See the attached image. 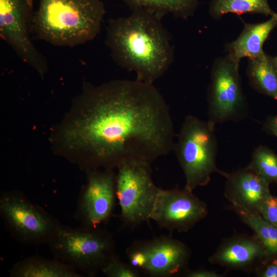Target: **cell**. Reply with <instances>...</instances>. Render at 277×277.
<instances>
[{
	"instance_id": "1",
	"label": "cell",
	"mask_w": 277,
	"mask_h": 277,
	"mask_svg": "<svg viewBox=\"0 0 277 277\" xmlns=\"http://www.w3.org/2000/svg\"><path fill=\"white\" fill-rule=\"evenodd\" d=\"M81 100V114L64 140L85 151L88 171L133 161L151 163L173 150L169 108L153 84L136 80L87 85Z\"/></svg>"
},
{
	"instance_id": "2",
	"label": "cell",
	"mask_w": 277,
	"mask_h": 277,
	"mask_svg": "<svg viewBox=\"0 0 277 277\" xmlns=\"http://www.w3.org/2000/svg\"><path fill=\"white\" fill-rule=\"evenodd\" d=\"M162 16L143 8L130 15L111 19L106 43L113 60L121 67L134 72L136 80L153 83L167 71L173 52Z\"/></svg>"
},
{
	"instance_id": "3",
	"label": "cell",
	"mask_w": 277,
	"mask_h": 277,
	"mask_svg": "<svg viewBox=\"0 0 277 277\" xmlns=\"http://www.w3.org/2000/svg\"><path fill=\"white\" fill-rule=\"evenodd\" d=\"M105 13L101 0H39L32 32L51 45L74 47L97 35Z\"/></svg>"
},
{
	"instance_id": "4",
	"label": "cell",
	"mask_w": 277,
	"mask_h": 277,
	"mask_svg": "<svg viewBox=\"0 0 277 277\" xmlns=\"http://www.w3.org/2000/svg\"><path fill=\"white\" fill-rule=\"evenodd\" d=\"M47 244L55 259L91 277L116 255L113 235L100 227L61 224Z\"/></svg>"
},
{
	"instance_id": "5",
	"label": "cell",
	"mask_w": 277,
	"mask_h": 277,
	"mask_svg": "<svg viewBox=\"0 0 277 277\" xmlns=\"http://www.w3.org/2000/svg\"><path fill=\"white\" fill-rule=\"evenodd\" d=\"M214 128L208 121L187 116L174 144L173 150L185 175L184 188L190 191L208 185L212 173L224 176L226 173L216 164L217 141Z\"/></svg>"
},
{
	"instance_id": "6",
	"label": "cell",
	"mask_w": 277,
	"mask_h": 277,
	"mask_svg": "<svg viewBox=\"0 0 277 277\" xmlns=\"http://www.w3.org/2000/svg\"><path fill=\"white\" fill-rule=\"evenodd\" d=\"M117 169L116 195L122 222L134 227L149 221L160 189L153 183L150 163L130 161Z\"/></svg>"
},
{
	"instance_id": "7",
	"label": "cell",
	"mask_w": 277,
	"mask_h": 277,
	"mask_svg": "<svg viewBox=\"0 0 277 277\" xmlns=\"http://www.w3.org/2000/svg\"><path fill=\"white\" fill-rule=\"evenodd\" d=\"M0 215L10 235L25 245L48 244L61 225L54 216L16 191L1 194Z\"/></svg>"
},
{
	"instance_id": "8",
	"label": "cell",
	"mask_w": 277,
	"mask_h": 277,
	"mask_svg": "<svg viewBox=\"0 0 277 277\" xmlns=\"http://www.w3.org/2000/svg\"><path fill=\"white\" fill-rule=\"evenodd\" d=\"M239 63L228 54L216 59L213 65L208 89V121L215 126L228 121H241L248 115Z\"/></svg>"
},
{
	"instance_id": "9",
	"label": "cell",
	"mask_w": 277,
	"mask_h": 277,
	"mask_svg": "<svg viewBox=\"0 0 277 277\" xmlns=\"http://www.w3.org/2000/svg\"><path fill=\"white\" fill-rule=\"evenodd\" d=\"M129 263L150 277H172L185 273L191 251L187 246L171 236L137 240L126 251Z\"/></svg>"
},
{
	"instance_id": "10",
	"label": "cell",
	"mask_w": 277,
	"mask_h": 277,
	"mask_svg": "<svg viewBox=\"0 0 277 277\" xmlns=\"http://www.w3.org/2000/svg\"><path fill=\"white\" fill-rule=\"evenodd\" d=\"M32 0H0V34L25 63L43 76L47 71L46 58L30 37Z\"/></svg>"
},
{
	"instance_id": "11",
	"label": "cell",
	"mask_w": 277,
	"mask_h": 277,
	"mask_svg": "<svg viewBox=\"0 0 277 277\" xmlns=\"http://www.w3.org/2000/svg\"><path fill=\"white\" fill-rule=\"evenodd\" d=\"M192 192L177 187L160 188L151 220L169 231H188L208 214L206 204Z\"/></svg>"
},
{
	"instance_id": "12",
	"label": "cell",
	"mask_w": 277,
	"mask_h": 277,
	"mask_svg": "<svg viewBox=\"0 0 277 277\" xmlns=\"http://www.w3.org/2000/svg\"><path fill=\"white\" fill-rule=\"evenodd\" d=\"M115 180L113 169L88 171L87 182L78 197L74 214L81 226L100 227L110 219L116 199Z\"/></svg>"
},
{
	"instance_id": "13",
	"label": "cell",
	"mask_w": 277,
	"mask_h": 277,
	"mask_svg": "<svg viewBox=\"0 0 277 277\" xmlns=\"http://www.w3.org/2000/svg\"><path fill=\"white\" fill-rule=\"evenodd\" d=\"M223 176L226 179L224 195L232 209L259 214L263 203L272 195L270 184L248 165Z\"/></svg>"
},
{
	"instance_id": "14",
	"label": "cell",
	"mask_w": 277,
	"mask_h": 277,
	"mask_svg": "<svg viewBox=\"0 0 277 277\" xmlns=\"http://www.w3.org/2000/svg\"><path fill=\"white\" fill-rule=\"evenodd\" d=\"M265 256L264 249L254 234H236L224 239L208 261L227 269L253 272Z\"/></svg>"
},
{
	"instance_id": "15",
	"label": "cell",
	"mask_w": 277,
	"mask_h": 277,
	"mask_svg": "<svg viewBox=\"0 0 277 277\" xmlns=\"http://www.w3.org/2000/svg\"><path fill=\"white\" fill-rule=\"evenodd\" d=\"M276 25L277 19L274 15L261 23L245 24L239 37L227 45L228 55L240 62L244 57L250 59L265 54L263 45Z\"/></svg>"
},
{
	"instance_id": "16",
	"label": "cell",
	"mask_w": 277,
	"mask_h": 277,
	"mask_svg": "<svg viewBox=\"0 0 277 277\" xmlns=\"http://www.w3.org/2000/svg\"><path fill=\"white\" fill-rule=\"evenodd\" d=\"M11 277H81L71 266L56 259L49 260L38 256L24 259L14 263L10 269Z\"/></svg>"
},
{
	"instance_id": "17",
	"label": "cell",
	"mask_w": 277,
	"mask_h": 277,
	"mask_svg": "<svg viewBox=\"0 0 277 277\" xmlns=\"http://www.w3.org/2000/svg\"><path fill=\"white\" fill-rule=\"evenodd\" d=\"M246 74L254 90L277 100V69L273 57L265 54L249 59Z\"/></svg>"
},
{
	"instance_id": "18",
	"label": "cell",
	"mask_w": 277,
	"mask_h": 277,
	"mask_svg": "<svg viewBox=\"0 0 277 277\" xmlns=\"http://www.w3.org/2000/svg\"><path fill=\"white\" fill-rule=\"evenodd\" d=\"M241 220L249 227L263 246L265 255L277 256V227L259 214L233 209Z\"/></svg>"
},
{
	"instance_id": "19",
	"label": "cell",
	"mask_w": 277,
	"mask_h": 277,
	"mask_svg": "<svg viewBox=\"0 0 277 277\" xmlns=\"http://www.w3.org/2000/svg\"><path fill=\"white\" fill-rule=\"evenodd\" d=\"M132 10L143 8L163 16L168 13L183 18L191 15L197 0H123Z\"/></svg>"
},
{
	"instance_id": "20",
	"label": "cell",
	"mask_w": 277,
	"mask_h": 277,
	"mask_svg": "<svg viewBox=\"0 0 277 277\" xmlns=\"http://www.w3.org/2000/svg\"><path fill=\"white\" fill-rule=\"evenodd\" d=\"M209 12L215 18L228 13H259L271 16L275 13L270 7L268 0H213Z\"/></svg>"
},
{
	"instance_id": "21",
	"label": "cell",
	"mask_w": 277,
	"mask_h": 277,
	"mask_svg": "<svg viewBox=\"0 0 277 277\" xmlns=\"http://www.w3.org/2000/svg\"><path fill=\"white\" fill-rule=\"evenodd\" d=\"M248 166L269 184L277 183V154L267 146L254 149Z\"/></svg>"
},
{
	"instance_id": "22",
	"label": "cell",
	"mask_w": 277,
	"mask_h": 277,
	"mask_svg": "<svg viewBox=\"0 0 277 277\" xmlns=\"http://www.w3.org/2000/svg\"><path fill=\"white\" fill-rule=\"evenodd\" d=\"M101 272L108 277H140L141 273L116 254L103 268Z\"/></svg>"
},
{
	"instance_id": "23",
	"label": "cell",
	"mask_w": 277,
	"mask_h": 277,
	"mask_svg": "<svg viewBox=\"0 0 277 277\" xmlns=\"http://www.w3.org/2000/svg\"><path fill=\"white\" fill-rule=\"evenodd\" d=\"M253 272L258 277H277V256L265 255Z\"/></svg>"
},
{
	"instance_id": "24",
	"label": "cell",
	"mask_w": 277,
	"mask_h": 277,
	"mask_svg": "<svg viewBox=\"0 0 277 277\" xmlns=\"http://www.w3.org/2000/svg\"><path fill=\"white\" fill-rule=\"evenodd\" d=\"M259 214L277 227V197L272 194L270 195L261 206Z\"/></svg>"
},
{
	"instance_id": "25",
	"label": "cell",
	"mask_w": 277,
	"mask_h": 277,
	"mask_svg": "<svg viewBox=\"0 0 277 277\" xmlns=\"http://www.w3.org/2000/svg\"><path fill=\"white\" fill-rule=\"evenodd\" d=\"M184 275L187 277H222L223 275L215 271L199 269L188 270Z\"/></svg>"
},
{
	"instance_id": "26",
	"label": "cell",
	"mask_w": 277,
	"mask_h": 277,
	"mask_svg": "<svg viewBox=\"0 0 277 277\" xmlns=\"http://www.w3.org/2000/svg\"><path fill=\"white\" fill-rule=\"evenodd\" d=\"M263 130L277 137V115L268 116L263 124Z\"/></svg>"
},
{
	"instance_id": "27",
	"label": "cell",
	"mask_w": 277,
	"mask_h": 277,
	"mask_svg": "<svg viewBox=\"0 0 277 277\" xmlns=\"http://www.w3.org/2000/svg\"><path fill=\"white\" fill-rule=\"evenodd\" d=\"M273 63L274 64V65L277 69V56L274 57H273Z\"/></svg>"
},
{
	"instance_id": "28",
	"label": "cell",
	"mask_w": 277,
	"mask_h": 277,
	"mask_svg": "<svg viewBox=\"0 0 277 277\" xmlns=\"http://www.w3.org/2000/svg\"><path fill=\"white\" fill-rule=\"evenodd\" d=\"M274 16L275 17V18H276L277 19V13H275V14H274Z\"/></svg>"
}]
</instances>
